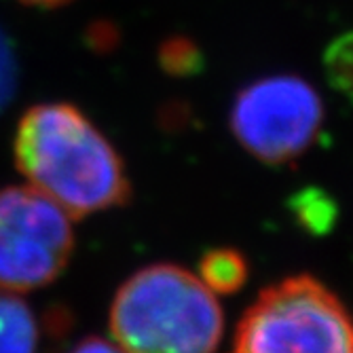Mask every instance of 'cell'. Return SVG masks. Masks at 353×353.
Instances as JSON below:
<instances>
[{"instance_id": "6da1fadb", "label": "cell", "mask_w": 353, "mask_h": 353, "mask_svg": "<svg viewBox=\"0 0 353 353\" xmlns=\"http://www.w3.org/2000/svg\"><path fill=\"white\" fill-rule=\"evenodd\" d=\"M15 163L72 218L125 205L132 195L123 159L108 138L72 104L26 110L15 132Z\"/></svg>"}, {"instance_id": "5b68a950", "label": "cell", "mask_w": 353, "mask_h": 353, "mask_svg": "<svg viewBox=\"0 0 353 353\" xmlns=\"http://www.w3.org/2000/svg\"><path fill=\"white\" fill-rule=\"evenodd\" d=\"M324 125L319 93L301 77L275 74L243 87L231 108L237 142L265 163L281 165L303 157Z\"/></svg>"}, {"instance_id": "9c48e42d", "label": "cell", "mask_w": 353, "mask_h": 353, "mask_svg": "<svg viewBox=\"0 0 353 353\" xmlns=\"http://www.w3.org/2000/svg\"><path fill=\"white\" fill-rule=\"evenodd\" d=\"M15 77H17V66H15L13 49L7 37L3 34V30H0V108H3L13 95Z\"/></svg>"}, {"instance_id": "8992f818", "label": "cell", "mask_w": 353, "mask_h": 353, "mask_svg": "<svg viewBox=\"0 0 353 353\" xmlns=\"http://www.w3.org/2000/svg\"><path fill=\"white\" fill-rule=\"evenodd\" d=\"M39 319L17 292L0 288V353H37Z\"/></svg>"}, {"instance_id": "30bf717a", "label": "cell", "mask_w": 353, "mask_h": 353, "mask_svg": "<svg viewBox=\"0 0 353 353\" xmlns=\"http://www.w3.org/2000/svg\"><path fill=\"white\" fill-rule=\"evenodd\" d=\"M70 353H125V351L117 343H110L100 336H89V339H83L79 345H74Z\"/></svg>"}, {"instance_id": "277c9868", "label": "cell", "mask_w": 353, "mask_h": 353, "mask_svg": "<svg viewBox=\"0 0 353 353\" xmlns=\"http://www.w3.org/2000/svg\"><path fill=\"white\" fill-rule=\"evenodd\" d=\"M74 252L72 216L39 188H0V288L30 292L53 283Z\"/></svg>"}, {"instance_id": "7a4b0ae2", "label": "cell", "mask_w": 353, "mask_h": 353, "mask_svg": "<svg viewBox=\"0 0 353 353\" xmlns=\"http://www.w3.org/2000/svg\"><path fill=\"white\" fill-rule=\"evenodd\" d=\"M222 328L214 292L178 265L136 271L110 305V332L125 353H214Z\"/></svg>"}, {"instance_id": "ba28073f", "label": "cell", "mask_w": 353, "mask_h": 353, "mask_svg": "<svg viewBox=\"0 0 353 353\" xmlns=\"http://www.w3.org/2000/svg\"><path fill=\"white\" fill-rule=\"evenodd\" d=\"M324 68L330 85L353 100V32L330 43L324 53Z\"/></svg>"}, {"instance_id": "3957f363", "label": "cell", "mask_w": 353, "mask_h": 353, "mask_svg": "<svg viewBox=\"0 0 353 353\" xmlns=\"http://www.w3.org/2000/svg\"><path fill=\"white\" fill-rule=\"evenodd\" d=\"M231 353H353V317L322 281L288 277L245 311Z\"/></svg>"}, {"instance_id": "8fae6325", "label": "cell", "mask_w": 353, "mask_h": 353, "mask_svg": "<svg viewBox=\"0 0 353 353\" xmlns=\"http://www.w3.org/2000/svg\"><path fill=\"white\" fill-rule=\"evenodd\" d=\"M19 3L32 5V7H47V9H51V7L66 5V3H70V0H19Z\"/></svg>"}, {"instance_id": "52a82bcc", "label": "cell", "mask_w": 353, "mask_h": 353, "mask_svg": "<svg viewBox=\"0 0 353 353\" xmlns=\"http://www.w3.org/2000/svg\"><path fill=\"white\" fill-rule=\"evenodd\" d=\"M248 263L233 248H216L203 254L199 263V279L214 294H233L248 279Z\"/></svg>"}]
</instances>
